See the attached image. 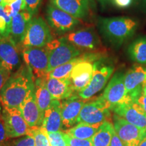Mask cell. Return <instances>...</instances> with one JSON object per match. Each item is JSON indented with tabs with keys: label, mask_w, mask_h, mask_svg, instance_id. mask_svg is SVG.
Listing matches in <instances>:
<instances>
[{
	"label": "cell",
	"mask_w": 146,
	"mask_h": 146,
	"mask_svg": "<svg viewBox=\"0 0 146 146\" xmlns=\"http://www.w3.org/2000/svg\"><path fill=\"white\" fill-rule=\"evenodd\" d=\"M35 87L31 70L26 64H22L11 74L0 91V101L10 108H19L29 91Z\"/></svg>",
	"instance_id": "cell-1"
},
{
	"label": "cell",
	"mask_w": 146,
	"mask_h": 146,
	"mask_svg": "<svg viewBox=\"0 0 146 146\" xmlns=\"http://www.w3.org/2000/svg\"><path fill=\"white\" fill-rule=\"evenodd\" d=\"M137 22L128 17L100 18L99 27L102 34L110 43L120 45L135 32Z\"/></svg>",
	"instance_id": "cell-2"
},
{
	"label": "cell",
	"mask_w": 146,
	"mask_h": 146,
	"mask_svg": "<svg viewBox=\"0 0 146 146\" xmlns=\"http://www.w3.org/2000/svg\"><path fill=\"white\" fill-rule=\"evenodd\" d=\"M49 55V72L60 65L68 62L81 54V51L64 39H53L45 45Z\"/></svg>",
	"instance_id": "cell-3"
},
{
	"label": "cell",
	"mask_w": 146,
	"mask_h": 146,
	"mask_svg": "<svg viewBox=\"0 0 146 146\" xmlns=\"http://www.w3.org/2000/svg\"><path fill=\"white\" fill-rule=\"evenodd\" d=\"M22 55L25 64L31 70L33 80L47 77L49 55L45 47H23Z\"/></svg>",
	"instance_id": "cell-4"
},
{
	"label": "cell",
	"mask_w": 146,
	"mask_h": 146,
	"mask_svg": "<svg viewBox=\"0 0 146 146\" xmlns=\"http://www.w3.org/2000/svg\"><path fill=\"white\" fill-rule=\"evenodd\" d=\"M53 39L48 24L43 18L33 17L29 24L21 45L23 47H44Z\"/></svg>",
	"instance_id": "cell-5"
},
{
	"label": "cell",
	"mask_w": 146,
	"mask_h": 146,
	"mask_svg": "<svg viewBox=\"0 0 146 146\" xmlns=\"http://www.w3.org/2000/svg\"><path fill=\"white\" fill-rule=\"evenodd\" d=\"M110 106L101 96L93 101L85 103L77 119V123L102 125L110 117Z\"/></svg>",
	"instance_id": "cell-6"
},
{
	"label": "cell",
	"mask_w": 146,
	"mask_h": 146,
	"mask_svg": "<svg viewBox=\"0 0 146 146\" xmlns=\"http://www.w3.org/2000/svg\"><path fill=\"white\" fill-rule=\"evenodd\" d=\"M1 116L8 139L17 138L27 135H31V127L24 119L19 108H10L3 106Z\"/></svg>",
	"instance_id": "cell-7"
},
{
	"label": "cell",
	"mask_w": 146,
	"mask_h": 146,
	"mask_svg": "<svg viewBox=\"0 0 146 146\" xmlns=\"http://www.w3.org/2000/svg\"><path fill=\"white\" fill-rule=\"evenodd\" d=\"M114 72V67L110 65H101L100 62L94 64V72L90 83L83 90L77 93L78 96L84 101L90 100L102 90Z\"/></svg>",
	"instance_id": "cell-8"
},
{
	"label": "cell",
	"mask_w": 146,
	"mask_h": 146,
	"mask_svg": "<svg viewBox=\"0 0 146 146\" xmlns=\"http://www.w3.org/2000/svg\"><path fill=\"white\" fill-rule=\"evenodd\" d=\"M46 18L49 26L58 34L68 33L79 24V19L73 17L52 3L47 5Z\"/></svg>",
	"instance_id": "cell-9"
},
{
	"label": "cell",
	"mask_w": 146,
	"mask_h": 146,
	"mask_svg": "<svg viewBox=\"0 0 146 146\" xmlns=\"http://www.w3.org/2000/svg\"><path fill=\"white\" fill-rule=\"evenodd\" d=\"M113 123L115 132L124 146H138L146 133V131L128 123L115 114L113 116Z\"/></svg>",
	"instance_id": "cell-10"
},
{
	"label": "cell",
	"mask_w": 146,
	"mask_h": 146,
	"mask_svg": "<svg viewBox=\"0 0 146 146\" xmlns=\"http://www.w3.org/2000/svg\"><path fill=\"white\" fill-rule=\"evenodd\" d=\"M18 48V45L10 35L3 36L0 40V65L12 73L22 65Z\"/></svg>",
	"instance_id": "cell-11"
},
{
	"label": "cell",
	"mask_w": 146,
	"mask_h": 146,
	"mask_svg": "<svg viewBox=\"0 0 146 146\" xmlns=\"http://www.w3.org/2000/svg\"><path fill=\"white\" fill-rule=\"evenodd\" d=\"M124 76L123 73L116 72L111 78L104 92L102 95V98L110 106L111 110L113 107L123 102L132 100L126 91Z\"/></svg>",
	"instance_id": "cell-12"
},
{
	"label": "cell",
	"mask_w": 146,
	"mask_h": 146,
	"mask_svg": "<svg viewBox=\"0 0 146 146\" xmlns=\"http://www.w3.org/2000/svg\"><path fill=\"white\" fill-rule=\"evenodd\" d=\"M112 110L128 123L146 131V113L136 102H123L113 107Z\"/></svg>",
	"instance_id": "cell-13"
},
{
	"label": "cell",
	"mask_w": 146,
	"mask_h": 146,
	"mask_svg": "<svg viewBox=\"0 0 146 146\" xmlns=\"http://www.w3.org/2000/svg\"><path fill=\"white\" fill-rule=\"evenodd\" d=\"M82 51H94L100 46V40L92 29H83L66 33L62 36Z\"/></svg>",
	"instance_id": "cell-14"
},
{
	"label": "cell",
	"mask_w": 146,
	"mask_h": 146,
	"mask_svg": "<svg viewBox=\"0 0 146 146\" xmlns=\"http://www.w3.org/2000/svg\"><path fill=\"white\" fill-rule=\"evenodd\" d=\"M146 82V69L141 66H135L124 76V83L128 96L133 101L142 94L143 85Z\"/></svg>",
	"instance_id": "cell-15"
},
{
	"label": "cell",
	"mask_w": 146,
	"mask_h": 146,
	"mask_svg": "<svg viewBox=\"0 0 146 146\" xmlns=\"http://www.w3.org/2000/svg\"><path fill=\"white\" fill-rule=\"evenodd\" d=\"M24 119L31 127H41L43 114L40 110L36 101L35 87L29 91L19 107Z\"/></svg>",
	"instance_id": "cell-16"
},
{
	"label": "cell",
	"mask_w": 146,
	"mask_h": 146,
	"mask_svg": "<svg viewBox=\"0 0 146 146\" xmlns=\"http://www.w3.org/2000/svg\"><path fill=\"white\" fill-rule=\"evenodd\" d=\"M92 60L87 57L78 62L72 69L70 78L74 91L79 92L90 83L94 72Z\"/></svg>",
	"instance_id": "cell-17"
},
{
	"label": "cell",
	"mask_w": 146,
	"mask_h": 146,
	"mask_svg": "<svg viewBox=\"0 0 146 146\" xmlns=\"http://www.w3.org/2000/svg\"><path fill=\"white\" fill-rule=\"evenodd\" d=\"M85 101L79 97L73 95L61 102V116L62 126L66 129L77 123V119Z\"/></svg>",
	"instance_id": "cell-18"
},
{
	"label": "cell",
	"mask_w": 146,
	"mask_h": 146,
	"mask_svg": "<svg viewBox=\"0 0 146 146\" xmlns=\"http://www.w3.org/2000/svg\"><path fill=\"white\" fill-rule=\"evenodd\" d=\"M41 127L47 133L57 132L61 130L62 123L60 100H53L50 106L45 110Z\"/></svg>",
	"instance_id": "cell-19"
},
{
	"label": "cell",
	"mask_w": 146,
	"mask_h": 146,
	"mask_svg": "<svg viewBox=\"0 0 146 146\" xmlns=\"http://www.w3.org/2000/svg\"><path fill=\"white\" fill-rule=\"evenodd\" d=\"M46 86L53 100L68 99L75 91L70 78H56L47 76Z\"/></svg>",
	"instance_id": "cell-20"
},
{
	"label": "cell",
	"mask_w": 146,
	"mask_h": 146,
	"mask_svg": "<svg viewBox=\"0 0 146 146\" xmlns=\"http://www.w3.org/2000/svg\"><path fill=\"white\" fill-rule=\"evenodd\" d=\"M90 0H50V3L77 19H83L88 14Z\"/></svg>",
	"instance_id": "cell-21"
},
{
	"label": "cell",
	"mask_w": 146,
	"mask_h": 146,
	"mask_svg": "<svg viewBox=\"0 0 146 146\" xmlns=\"http://www.w3.org/2000/svg\"><path fill=\"white\" fill-rule=\"evenodd\" d=\"M32 18V14L25 9L12 17L10 35L17 45H19L23 42Z\"/></svg>",
	"instance_id": "cell-22"
},
{
	"label": "cell",
	"mask_w": 146,
	"mask_h": 146,
	"mask_svg": "<svg viewBox=\"0 0 146 146\" xmlns=\"http://www.w3.org/2000/svg\"><path fill=\"white\" fill-rule=\"evenodd\" d=\"M47 78V77L37 78L34 81L36 101L40 110L43 115L45 110L50 106L53 100L52 97L46 86Z\"/></svg>",
	"instance_id": "cell-23"
},
{
	"label": "cell",
	"mask_w": 146,
	"mask_h": 146,
	"mask_svg": "<svg viewBox=\"0 0 146 146\" xmlns=\"http://www.w3.org/2000/svg\"><path fill=\"white\" fill-rule=\"evenodd\" d=\"M114 131V125L110 120L102 123L91 139L93 146H110Z\"/></svg>",
	"instance_id": "cell-24"
},
{
	"label": "cell",
	"mask_w": 146,
	"mask_h": 146,
	"mask_svg": "<svg viewBox=\"0 0 146 146\" xmlns=\"http://www.w3.org/2000/svg\"><path fill=\"white\" fill-rule=\"evenodd\" d=\"M102 125H89L84 123H78L70 129L66 131L67 134L73 137L81 139H91L98 131Z\"/></svg>",
	"instance_id": "cell-25"
},
{
	"label": "cell",
	"mask_w": 146,
	"mask_h": 146,
	"mask_svg": "<svg viewBox=\"0 0 146 146\" xmlns=\"http://www.w3.org/2000/svg\"><path fill=\"white\" fill-rule=\"evenodd\" d=\"M128 53L133 61L146 64V37H140L135 40L129 45Z\"/></svg>",
	"instance_id": "cell-26"
},
{
	"label": "cell",
	"mask_w": 146,
	"mask_h": 146,
	"mask_svg": "<svg viewBox=\"0 0 146 146\" xmlns=\"http://www.w3.org/2000/svg\"><path fill=\"white\" fill-rule=\"evenodd\" d=\"M87 56H78V57L74 58L71 61L68 62L56 67V68H54V70L49 72L48 77L56 78H70L71 72H72L73 68L78 62L85 60Z\"/></svg>",
	"instance_id": "cell-27"
},
{
	"label": "cell",
	"mask_w": 146,
	"mask_h": 146,
	"mask_svg": "<svg viewBox=\"0 0 146 146\" xmlns=\"http://www.w3.org/2000/svg\"><path fill=\"white\" fill-rule=\"evenodd\" d=\"M11 22L12 16L5 12L3 5L0 4V35L1 37L10 35Z\"/></svg>",
	"instance_id": "cell-28"
},
{
	"label": "cell",
	"mask_w": 146,
	"mask_h": 146,
	"mask_svg": "<svg viewBox=\"0 0 146 146\" xmlns=\"http://www.w3.org/2000/svg\"><path fill=\"white\" fill-rule=\"evenodd\" d=\"M31 135L34 137L35 146H51L47 132L41 127H31Z\"/></svg>",
	"instance_id": "cell-29"
},
{
	"label": "cell",
	"mask_w": 146,
	"mask_h": 146,
	"mask_svg": "<svg viewBox=\"0 0 146 146\" xmlns=\"http://www.w3.org/2000/svg\"><path fill=\"white\" fill-rule=\"evenodd\" d=\"M49 141L51 146H69L68 141V134L66 133L57 132L47 133Z\"/></svg>",
	"instance_id": "cell-30"
},
{
	"label": "cell",
	"mask_w": 146,
	"mask_h": 146,
	"mask_svg": "<svg viewBox=\"0 0 146 146\" xmlns=\"http://www.w3.org/2000/svg\"><path fill=\"white\" fill-rule=\"evenodd\" d=\"M12 146H35V143L33 136L27 135L14 140Z\"/></svg>",
	"instance_id": "cell-31"
},
{
	"label": "cell",
	"mask_w": 146,
	"mask_h": 146,
	"mask_svg": "<svg viewBox=\"0 0 146 146\" xmlns=\"http://www.w3.org/2000/svg\"><path fill=\"white\" fill-rule=\"evenodd\" d=\"M42 0H25V10L33 16L37 12Z\"/></svg>",
	"instance_id": "cell-32"
},
{
	"label": "cell",
	"mask_w": 146,
	"mask_h": 146,
	"mask_svg": "<svg viewBox=\"0 0 146 146\" xmlns=\"http://www.w3.org/2000/svg\"><path fill=\"white\" fill-rule=\"evenodd\" d=\"M68 141L69 146H93L91 139H81L73 137L68 134Z\"/></svg>",
	"instance_id": "cell-33"
},
{
	"label": "cell",
	"mask_w": 146,
	"mask_h": 146,
	"mask_svg": "<svg viewBox=\"0 0 146 146\" xmlns=\"http://www.w3.org/2000/svg\"><path fill=\"white\" fill-rule=\"evenodd\" d=\"M12 74V72H10L6 68H5L2 66L0 65V91L3 88V87L4 86L8 78L10 77Z\"/></svg>",
	"instance_id": "cell-34"
},
{
	"label": "cell",
	"mask_w": 146,
	"mask_h": 146,
	"mask_svg": "<svg viewBox=\"0 0 146 146\" xmlns=\"http://www.w3.org/2000/svg\"><path fill=\"white\" fill-rule=\"evenodd\" d=\"M12 11V16H15L25 9V0H16L10 4Z\"/></svg>",
	"instance_id": "cell-35"
},
{
	"label": "cell",
	"mask_w": 146,
	"mask_h": 146,
	"mask_svg": "<svg viewBox=\"0 0 146 146\" xmlns=\"http://www.w3.org/2000/svg\"><path fill=\"white\" fill-rule=\"evenodd\" d=\"M7 139L8 137L6 135L4 124H3L2 118L0 116V143H4L5 140H6Z\"/></svg>",
	"instance_id": "cell-36"
},
{
	"label": "cell",
	"mask_w": 146,
	"mask_h": 146,
	"mask_svg": "<svg viewBox=\"0 0 146 146\" xmlns=\"http://www.w3.org/2000/svg\"><path fill=\"white\" fill-rule=\"evenodd\" d=\"M133 0H112V2L120 8H126L131 5Z\"/></svg>",
	"instance_id": "cell-37"
},
{
	"label": "cell",
	"mask_w": 146,
	"mask_h": 146,
	"mask_svg": "<svg viewBox=\"0 0 146 146\" xmlns=\"http://www.w3.org/2000/svg\"><path fill=\"white\" fill-rule=\"evenodd\" d=\"M110 146H124L123 142L121 141V140L118 137L116 133L115 132V130L114 131V133H113L112 140H111Z\"/></svg>",
	"instance_id": "cell-38"
},
{
	"label": "cell",
	"mask_w": 146,
	"mask_h": 146,
	"mask_svg": "<svg viewBox=\"0 0 146 146\" xmlns=\"http://www.w3.org/2000/svg\"><path fill=\"white\" fill-rule=\"evenodd\" d=\"M135 102L141 106L144 112L146 113V96L141 94L139 98L135 100Z\"/></svg>",
	"instance_id": "cell-39"
},
{
	"label": "cell",
	"mask_w": 146,
	"mask_h": 146,
	"mask_svg": "<svg viewBox=\"0 0 146 146\" xmlns=\"http://www.w3.org/2000/svg\"><path fill=\"white\" fill-rule=\"evenodd\" d=\"M15 1H16V0H3L2 4H1V5H10L11 3L14 2Z\"/></svg>",
	"instance_id": "cell-40"
},
{
	"label": "cell",
	"mask_w": 146,
	"mask_h": 146,
	"mask_svg": "<svg viewBox=\"0 0 146 146\" xmlns=\"http://www.w3.org/2000/svg\"><path fill=\"white\" fill-rule=\"evenodd\" d=\"M138 146H146V133L144 135L143 138L142 139V140L140 142Z\"/></svg>",
	"instance_id": "cell-41"
},
{
	"label": "cell",
	"mask_w": 146,
	"mask_h": 146,
	"mask_svg": "<svg viewBox=\"0 0 146 146\" xmlns=\"http://www.w3.org/2000/svg\"><path fill=\"white\" fill-rule=\"evenodd\" d=\"M142 94L144 95V96H146V82L143 85V90H142Z\"/></svg>",
	"instance_id": "cell-42"
},
{
	"label": "cell",
	"mask_w": 146,
	"mask_h": 146,
	"mask_svg": "<svg viewBox=\"0 0 146 146\" xmlns=\"http://www.w3.org/2000/svg\"><path fill=\"white\" fill-rule=\"evenodd\" d=\"M98 1H100L102 3H106L109 1H112V0H98Z\"/></svg>",
	"instance_id": "cell-43"
},
{
	"label": "cell",
	"mask_w": 146,
	"mask_h": 146,
	"mask_svg": "<svg viewBox=\"0 0 146 146\" xmlns=\"http://www.w3.org/2000/svg\"><path fill=\"white\" fill-rule=\"evenodd\" d=\"M0 146H10V145H8V144L5 143H0Z\"/></svg>",
	"instance_id": "cell-44"
},
{
	"label": "cell",
	"mask_w": 146,
	"mask_h": 146,
	"mask_svg": "<svg viewBox=\"0 0 146 146\" xmlns=\"http://www.w3.org/2000/svg\"><path fill=\"white\" fill-rule=\"evenodd\" d=\"M2 1L3 0H0V4H2Z\"/></svg>",
	"instance_id": "cell-45"
},
{
	"label": "cell",
	"mask_w": 146,
	"mask_h": 146,
	"mask_svg": "<svg viewBox=\"0 0 146 146\" xmlns=\"http://www.w3.org/2000/svg\"><path fill=\"white\" fill-rule=\"evenodd\" d=\"M1 36L0 35V40H1Z\"/></svg>",
	"instance_id": "cell-46"
}]
</instances>
